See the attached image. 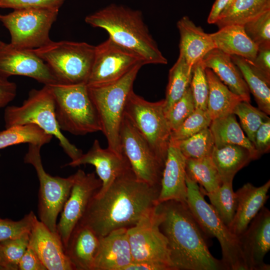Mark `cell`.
Returning <instances> with one entry per match:
<instances>
[{"instance_id":"8","label":"cell","mask_w":270,"mask_h":270,"mask_svg":"<svg viewBox=\"0 0 270 270\" xmlns=\"http://www.w3.org/2000/svg\"><path fill=\"white\" fill-rule=\"evenodd\" d=\"M95 48L85 42L52 40L32 50L47 64L60 83L86 84Z\"/></svg>"},{"instance_id":"5","label":"cell","mask_w":270,"mask_h":270,"mask_svg":"<svg viewBox=\"0 0 270 270\" xmlns=\"http://www.w3.org/2000/svg\"><path fill=\"white\" fill-rule=\"evenodd\" d=\"M48 86L54 98L56 118L61 130L75 136L101 132L86 84L57 83Z\"/></svg>"},{"instance_id":"50","label":"cell","mask_w":270,"mask_h":270,"mask_svg":"<svg viewBox=\"0 0 270 270\" xmlns=\"http://www.w3.org/2000/svg\"><path fill=\"white\" fill-rule=\"evenodd\" d=\"M230 0H216L208 18V22L216 24L226 8Z\"/></svg>"},{"instance_id":"43","label":"cell","mask_w":270,"mask_h":270,"mask_svg":"<svg viewBox=\"0 0 270 270\" xmlns=\"http://www.w3.org/2000/svg\"><path fill=\"white\" fill-rule=\"evenodd\" d=\"M36 218L32 211L16 221L0 218V242L30 232Z\"/></svg>"},{"instance_id":"38","label":"cell","mask_w":270,"mask_h":270,"mask_svg":"<svg viewBox=\"0 0 270 270\" xmlns=\"http://www.w3.org/2000/svg\"><path fill=\"white\" fill-rule=\"evenodd\" d=\"M212 120L207 110L196 108L176 130L172 132L170 140L175 142L190 138L209 128Z\"/></svg>"},{"instance_id":"53","label":"cell","mask_w":270,"mask_h":270,"mask_svg":"<svg viewBox=\"0 0 270 270\" xmlns=\"http://www.w3.org/2000/svg\"><path fill=\"white\" fill-rule=\"evenodd\" d=\"M4 42H2L0 40V47L2 45V44H3Z\"/></svg>"},{"instance_id":"18","label":"cell","mask_w":270,"mask_h":270,"mask_svg":"<svg viewBox=\"0 0 270 270\" xmlns=\"http://www.w3.org/2000/svg\"><path fill=\"white\" fill-rule=\"evenodd\" d=\"M94 166L102 181V186L96 193L99 196L103 194L115 180L131 168L125 155L120 156L108 148H102L100 142L95 140L88 152L78 159L71 160L65 166L76 167L83 164Z\"/></svg>"},{"instance_id":"36","label":"cell","mask_w":270,"mask_h":270,"mask_svg":"<svg viewBox=\"0 0 270 270\" xmlns=\"http://www.w3.org/2000/svg\"><path fill=\"white\" fill-rule=\"evenodd\" d=\"M188 158H198L211 156L214 146V137L209 128L186 139L172 141Z\"/></svg>"},{"instance_id":"21","label":"cell","mask_w":270,"mask_h":270,"mask_svg":"<svg viewBox=\"0 0 270 270\" xmlns=\"http://www.w3.org/2000/svg\"><path fill=\"white\" fill-rule=\"evenodd\" d=\"M186 158L170 141L160 181L158 204L174 200L186 204Z\"/></svg>"},{"instance_id":"29","label":"cell","mask_w":270,"mask_h":270,"mask_svg":"<svg viewBox=\"0 0 270 270\" xmlns=\"http://www.w3.org/2000/svg\"><path fill=\"white\" fill-rule=\"evenodd\" d=\"M210 156L222 182L233 180L238 170L254 160L247 148L236 144L214 146Z\"/></svg>"},{"instance_id":"45","label":"cell","mask_w":270,"mask_h":270,"mask_svg":"<svg viewBox=\"0 0 270 270\" xmlns=\"http://www.w3.org/2000/svg\"><path fill=\"white\" fill-rule=\"evenodd\" d=\"M254 145L260 156L268 153L270 148V119L263 122L258 129Z\"/></svg>"},{"instance_id":"39","label":"cell","mask_w":270,"mask_h":270,"mask_svg":"<svg viewBox=\"0 0 270 270\" xmlns=\"http://www.w3.org/2000/svg\"><path fill=\"white\" fill-rule=\"evenodd\" d=\"M205 70L202 60L193 66L190 88L195 108L207 110L208 85Z\"/></svg>"},{"instance_id":"16","label":"cell","mask_w":270,"mask_h":270,"mask_svg":"<svg viewBox=\"0 0 270 270\" xmlns=\"http://www.w3.org/2000/svg\"><path fill=\"white\" fill-rule=\"evenodd\" d=\"M22 76L44 86L60 83L47 64L32 50L3 42L0 47V76Z\"/></svg>"},{"instance_id":"23","label":"cell","mask_w":270,"mask_h":270,"mask_svg":"<svg viewBox=\"0 0 270 270\" xmlns=\"http://www.w3.org/2000/svg\"><path fill=\"white\" fill-rule=\"evenodd\" d=\"M176 26L180 36V53L190 66L216 48L210 34L196 26L188 16L182 18Z\"/></svg>"},{"instance_id":"20","label":"cell","mask_w":270,"mask_h":270,"mask_svg":"<svg viewBox=\"0 0 270 270\" xmlns=\"http://www.w3.org/2000/svg\"><path fill=\"white\" fill-rule=\"evenodd\" d=\"M127 232L120 228L99 238L92 270H123L132 262Z\"/></svg>"},{"instance_id":"32","label":"cell","mask_w":270,"mask_h":270,"mask_svg":"<svg viewBox=\"0 0 270 270\" xmlns=\"http://www.w3.org/2000/svg\"><path fill=\"white\" fill-rule=\"evenodd\" d=\"M192 67L186 62L183 55L180 53L177 60L169 71L166 98L164 99L165 114L190 86Z\"/></svg>"},{"instance_id":"2","label":"cell","mask_w":270,"mask_h":270,"mask_svg":"<svg viewBox=\"0 0 270 270\" xmlns=\"http://www.w3.org/2000/svg\"><path fill=\"white\" fill-rule=\"evenodd\" d=\"M160 228L168 242L174 270H224L222 260L210 252L206 234L187 204L170 200L160 203Z\"/></svg>"},{"instance_id":"35","label":"cell","mask_w":270,"mask_h":270,"mask_svg":"<svg viewBox=\"0 0 270 270\" xmlns=\"http://www.w3.org/2000/svg\"><path fill=\"white\" fill-rule=\"evenodd\" d=\"M186 172L189 178L206 192L215 190L222 183L210 156L186 159Z\"/></svg>"},{"instance_id":"4","label":"cell","mask_w":270,"mask_h":270,"mask_svg":"<svg viewBox=\"0 0 270 270\" xmlns=\"http://www.w3.org/2000/svg\"><path fill=\"white\" fill-rule=\"evenodd\" d=\"M144 65H136L122 78L110 83L88 86L100 121L101 132L107 140L108 148L121 156L124 155L120 141L124 108L128 96L133 90L136 76Z\"/></svg>"},{"instance_id":"27","label":"cell","mask_w":270,"mask_h":270,"mask_svg":"<svg viewBox=\"0 0 270 270\" xmlns=\"http://www.w3.org/2000/svg\"><path fill=\"white\" fill-rule=\"evenodd\" d=\"M208 85L207 111L212 120L233 114L237 104L243 100L232 92L215 73L206 68Z\"/></svg>"},{"instance_id":"12","label":"cell","mask_w":270,"mask_h":270,"mask_svg":"<svg viewBox=\"0 0 270 270\" xmlns=\"http://www.w3.org/2000/svg\"><path fill=\"white\" fill-rule=\"evenodd\" d=\"M160 222L161 214L157 205L136 224L128 228L132 262H158L174 270L168 240L160 228Z\"/></svg>"},{"instance_id":"47","label":"cell","mask_w":270,"mask_h":270,"mask_svg":"<svg viewBox=\"0 0 270 270\" xmlns=\"http://www.w3.org/2000/svg\"><path fill=\"white\" fill-rule=\"evenodd\" d=\"M251 62L270 80V47L258 48L254 58Z\"/></svg>"},{"instance_id":"37","label":"cell","mask_w":270,"mask_h":270,"mask_svg":"<svg viewBox=\"0 0 270 270\" xmlns=\"http://www.w3.org/2000/svg\"><path fill=\"white\" fill-rule=\"evenodd\" d=\"M233 114L238 116L242 130L253 144L258 129L263 122L270 119L266 114L244 100L237 104Z\"/></svg>"},{"instance_id":"1","label":"cell","mask_w":270,"mask_h":270,"mask_svg":"<svg viewBox=\"0 0 270 270\" xmlns=\"http://www.w3.org/2000/svg\"><path fill=\"white\" fill-rule=\"evenodd\" d=\"M160 187L138 180L130 168L103 194L93 196L78 224L89 228L98 238L133 226L158 204Z\"/></svg>"},{"instance_id":"7","label":"cell","mask_w":270,"mask_h":270,"mask_svg":"<svg viewBox=\"0 0 270 270\" xmlns=\"http://www.w3.org/2000/svg\"><path fill=\"white\" fill-rule=\"evenodd\" d=\"M186 204L204 232L215 237L222 252V261L228 270H246L238 237L224 223L211 204H208L198 184L186 174Z\"/></svg>"},{"instance_id":"51","label":"cell","mask_w":270,"mask_h":270,"mask_svg":"<svg viewBox=\"0 0 270 270\" xmlns=\"http://www.w3.org/2000/svg\"><path fill=\"white\" fill-rule=\"evenodd\" d=\"M0 269L5 270V262L2 250L0 244Z\"/></svg>"},{"instance_id":"34","label":"cell","mask_w":270,"mask_h":270,"mask_svg":"<svg viewBox=\"0 0 270 270\" xmlns=\"http://www.w3.org/2000/svg\"><path fill=\"white\" fill-rule=\"evenodd\" d=\"M232 180L222 182L221 185L212 192H206L200 186L202 193L208 196L212 206L228 228L232 221L237 206V197L233 190Z\"/></svg>"},{"instance_id":"15","label":"cell","mask_w":270,"mask_h":270,"mask_svg":"<svg viewBox=\"0 0 270 270\" xmlns=\"http://www.w3.org/2000/svg\"><path fill=\"white\" fill-rule=\"evenodd\" d=\"M74 182L69 196L57 223V232L66 248L71 234L83 216L92 198L102 186V181L94 172L86 174L78 170L73 174Z\"/></svg>"},{"instance_id":"52","label":"cell","mask_w":270,"mask_h":270,"mask_svg":"<svg viewBox=\"0 0 270 270\" xmlns=\"http://www.w3.org/2000/svg\"><path fill=\"white\" fill-rule=\"evenodd\" d=\"M234 0H230V2L228 5V6L226 8L230 5V4L232 2H233Z\"/></svg>"},{"instance_id":"46","label":"cell","mask_w":270,"mask_h":270,"mask_svg":"<svg viewBox=\"0 0 270 270\" xmlns=\"http://www.w3.org/2000/svg\"><path fill=\"white\" fill-rule=\"evenodd\" d=\"M18 270H47L35 252L28 246L19 262Z\"/></svg>"},{"instance_id":"41","label":"cell","mask_w":270,"mask_h":270,"mask_svg":"<svg viewBox=\"0 0 270 270\" xmlns=\"http://www.w3.org/2000/svg\"><path fill=\"white\" fill-rule=\"evenodd\" d=\"M243 26L247 36L258 48L270 47V10Z\"/></svg>"},{"instance_id":"13","label":"cell","mask_w":270,"mask_h":270,"mask_svg":"<svg viewBox=\"0 0 270 270\" xmlns=\"http://www.w3.org/2000/svg\"><path fill=\"white\" fill-rule=\"evenodd\" d=\"M120 141L122 151L137 179L160 186L164 162L124 114L120 130Z\"/></svg>"},{"instance_id":"14","label":"cell","mask_w":270,"mask_h":270,"mask_svg":"<svg viewBox=\"0 0 270 270\" xmlns=\"http://www.w3.org/2000/svg\"><path fill=\"white\" fill-rule=\"evenodd\" d=\"M139 64H146L138 54L108 38L96 46L94 59L86 85L100 86L116 81Z\"/></svg>"},{"instance_id":"22","label":"cell","mask_w":270,"mask_h":270,"mask_svg":"<svg viewBox=\"0 0 270 270\" xmlns=\"http://www.w3.org/2000/svg\"><path fill=\"white\" fill-rule=\"evenodd\" d=\"M270 188V180L256 187L246 183L236 192L237 206L232 221L229 226L230 232L238 236L248 228L250 223L264 206Z\"/></svg>"},{"instance_id":"42","label":"cell","mask_w":270,"mask_h":270,"mask_svg":"<svg viewBox=\"0 0 270 270\" xmlns=\"http://www.w3.org/2000/svg\"><path fill=\"white\" fill-rule=\"evenodd\" d=\"M195 105L190 86L166 114L172 132L176 130L194 111Z\"/></svg>"},{"instance_id":"9","label":"cell","mask_w":270,"mask_h":270,"mask_svg":"<svg viewBox=\"0 0 270 270\" xmlns=\"http://www.w3.org/2000/svg\"><path fill=\"white\" fill-rule=\"evenodd\" d=\"M164 99L150 102L132 90L127 100L124 114L165 162L172 130L164 112Z\"/></svg>"},{"instance_id":"10","label":"cell","mask_w":270,"mask_h":270,"mask_svg":"<svg viewBox=\"0 0 270 270\" xmlns=\"http://www.w3.org/2000/svg\"><path fill=\"white\" fill-rule=\"evenodd\" d=\"M41 147L28 144L24 162L33 166L39 180L38 208L39 219L52 232H58V217L69 196L74 176L62 178L52 176L47 173L42 164Z\"/></svg>"},{"instance_id":"17","label":"cell","mask_w":270,"mask_h":270,"mask_svg":"<svg viewBox=\"0 0 270 270\" xmlns=\"http://www.w3.org/2000/svg\"><path fill=\"white\" fill-rule=\"evenodd\" d=\"M246 270H269L264 258L270 250V212L263 206L238 236Z\"/></svg>"},{"instance_id":"19","label":"cell","mask_w":270,"mask_h":270,"mask_svg":"<svg viewBox=\"0 0 270 270\" xmlns=\"http://www.w3.org/2000/svg\"><path fill=\"white\" fill-rule=\"evenodd\" d=\"M28 246L36 254L47 270H74L58 232H53L37 217L29 234Z\"/></svg>"},{"instance_id":"11","label":"cell","mask_w":270,"mask_h":270,"mask_svg":"<svg viewBox=\"0 0 270 270\" xmlns=\"http://www.w3.org/2000/svg\"><path fill=\"white\" fill-rule=\"evenodd\" d=\"M58 12L43 8L16 9L7 14H0V21L10 33L11 44L32 50L52 41L50 32Z\"/></svg>"},{"instance_id":"30","label":"cell","mask_w":270,"mask_h":270,"mask_svg":"<svg viewBox=\"0 0 270 270\" xmlns=\"http://www.w3.org/2000/svg\"><path fill=\"white\" fill-rule=\"evenodd\" d=\"M240 70L248 86L254 97L258 108L268 115L270 114V80H268L247 59L238 56H230Z\"/></svg>"},{"instance_id":"33","label":"cell","mask_w":270,"mask_h":270,"mask_svg":"<svg viewBox=\"0 0 270 270\" xmlns=\"http://www.w3.org/2000/svg\"><path fill=\"white\" fill-rule=\"evenodd\" d=\"M52 137L34 124L14 126L0 132V149L25 143L42 146Z\"/></svg>"},{"instance_id":"44","label":"cell","mask_w":270,"mask_h":270,"mask_svg":"<svg viewBox=\"0 0 270 270\" xmlns=\"http://www.w3.org/2000/svg\"><path fill=\"white\" fill-rule=\"evenodd\" d=\"M66 0H0V8L59 10Z\"/></svg>"},{"instance_id":"25","label":"cell","mask_w":270,"mask_h":270,"mask_svg":"<svg viewBox=\"0 0 270 270\" xmlns=\"http://www.w3.org/2000/svg\"><path fill=\"white\" fill-rule=\"evenodd\" d=\"M99 242V238L90 228L76 226L65 250L74 270H92Z\"/></svg>"},{"instance_id":"6","label":"cell","mask_w":270,"mask_h":270,"mask_svg":"<svg viewBox=\"0 0 270 270\" xmlns=\"http://www.w3.org/2000/svg\"><path fill=\"white\" fill-rule=\"evenodd\" d=\"M6 128L16 125L35 124L55 136L71 160L79 158L82 151L72 144L62 132L55 112L54 96L48 86L32 89L20 106H8L4 113Z\"/></svg>"},{"instance_id":"3","label":"cell","mask_w":270,"mask_h":270,"mask_svg":"<svg viewBox=\"0 0 270 270\" xmlns=\"http://www.w3.org/2000/svg\"><path fill=\"white\" fill-rule=\"evenodd\" d=\"M85 22L105 30L110 38L138 54L146 64L168 63L140 10L112 4L87 16Z\"/></svg>"},{"instance_id":"48","label":"cell","mask_w":270,"mask_h":270,"mask_svg":"<svg viewBox=\"0 0 270 270\" xmlns=\"http://www.w3.org/2000/svg\"><path fill=\"white\" fill-rule=\"evenodd\" d=\"M16 84L0 76V108L6 106L16 94Z\"/></svg>"},{"instance_id":"40","label":"cell","mask_w":270,"mask_h":270,"mask_svg":"<svg viewBox=\"0 0 270 270\" xmlns=\"http://www.w3.org/2000/svg\"><path fill=\"white\" fill-rule=\"evenodd\" d=\"M29 234L0 242L4 258L5 270H18L19 262L28 246Z\"/></svg>"},{"instance_id":"24","label":"cell","mask_w":270,"mask_h":270,"mask_svg":"<svg viewBox=\"0 0 270 270\" xmlns=\"http://www.w3.org/2000/svg\"><path fill=\"white\" fill-rule=\"evenodd\" d=\"M202 61L204 66L212 70L232 92L243 100L250 102L248 86L230 56L215 48L209 52Z\"/></svg>"},{"instance_id":"26","label":"cell","mask_w":270,"mask_h":270,"mask_svg":"<svg viewBox=\"0 0 270 270\" xmlns=\"http://www.w3.org/2000/svg\"><path fill=\"white\" fill-rule=\"evenodd\" d=\"M210 34L216 48L226 54L240 56L250 61L256 56L258 47L247 36L243 25H227Z\"/></svg>"},{"instance_id":"49","label":"cell","mask_w":270,"mask_h":270,"mask_svg":"<svg viewBox=\"0 0 270 270\" xmlns=\"http://www.w3.org/2000/svg\"><path fill=\"white\" fill-rule=\"evenodd\" d=\"M123 270H172L168 266L165 264L151 262H132L126 266Z\"/></svg>"},{"instance_id":"28","label":"cell","mask_w":270,"mask_h":270,"mask_svg":"<svg viewBox=\"0 0 270 270\" xmlns=\"http://www.w3.org/2000/svg\"><path fill=\"white\" fill-rule=\"evenodd\" d=\"M209 128L214 137V146L236 144L247 148L254 160L260 157L254 145L244 134L235 114H231L212 120Z\"/></svg>"},{"instance_id":"31","label":"cell","mask_w":270,"mask_h":270,"mask_svg":"<svg viewBox=\"0 0 270 270\" xmlns=\"http://www.w3.org/2000/svg\"><path fill=\"white\" fill-rule=\"evenodd\" d=\"M270 10V0H234L215 24L220 28L236 24L244 25Z\"/></svg>"}]
</instances>
